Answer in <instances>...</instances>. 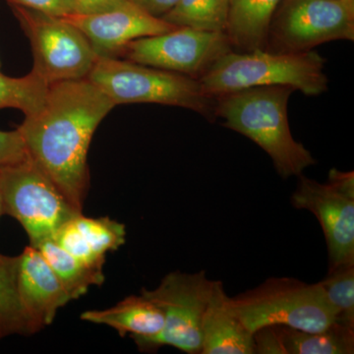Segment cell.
Here are the masks:
<instances>
[{"label": "cell", "mask_w": 354, "mask_h": 354, "mask_svg": "<svg viewBox=\"0 0 354 354\" xmlns=\"http://www.w3.org/2000/svg\"><path fill=\"white\" fill-rule=\"evenodd\" d=\"M115 104L87 78L50 84L43 108L18 127L28 157L82 212L95 130Z\"/></svg>", "instance_id": "cell-1"}, {"label": "cell", "mask_w": 354, "mask_h": 354, "mask_svg": "<svg viewBox=\"0 0 354 354\" xmlns=\"http://www.w3.org/2000/svg\"><path fill=\"white\" fill-rule=\"evenodd\" d=\"M293 91L286 86H263L216 97V116L225 120V127L260 146L283 178L301 176L316 162L290 132L288 104Z\"/></svg>", "instance_id": "cell-2"}, {"label": "cell", "mask_w": 354, "mask_h": 354, "mask_svg": "<svg viewBox=\"0 0 354 354\" xmlns=\"http://www.w3.org/2000/svg\"><path fill=\"white\" fill-rule=\"evenodd\" d=\"M326 60L316 51H230L199 79L205 91L218 95L263 86H286L306 95L328 90Z\"/></svg>", "instance_id": "cell-3"}, {"label": "cell", "mask_w": 354, "mask_h": 354, "mask_svg": "<svg viewBox=\"0 0 354 354\" xmlns=\"http://www.w3.org/2000/svg\"><path fill=\"white\" fill-rule=\"evenodd\" d=\"M87 79L115 106L146 102L191 109L208 120L216 116V97L198 79L183 74L120 57H97Z\"/></svg>", "instance_id": "cell-4"}, {"label": "cell", "mask_w": 354, "mask_h": 354, "mask_svg": "<svg viewBox=\"0 0 354 354\" xmlns=\"http://www.w3.org/2000/svg\"><path fill=\"white\" fill-rule=\"evenodd\" d=\"M235 315L251 333L268 326L323 332L335 322L334 309L320 283L271 278L257 288L228 298Z\"/></svg>", "instance_id": "cell-5"}, {"label": "cell", "mask_w": 354, "mask_h": 354, "mask_svg": "<svg viewBox=\"0 0 354 354\" xmlns=\"http://www.w3.org/2000/svg\"><path fill=\"white\" fill-rule=\"evenodd\" d=\"M0 193L4 215L19 221L32 247L53 239L62 225L82 214L29 158L0 169Z\"/></svg>", "instance_id": "cell-6"}, {"label": "cell", "mask_w": 354, "mask_h": 354, "mask_svg": "<svg viewBox=\"0 0 354 354\" xmlns=\"http://www.w3.org/2000/svg\"><path fill=\"white\" fill-rule=\"evenodd\" d=\"M213 283L205 271H176L167 274L155 290L143 288L141 293L164 312L165 327L156 337L133 339L139 351L156 353L167 346L188 354H201L203 315Z\"/></svg>", "instance_id": "cell-7"}, {"label": "cell", "mask_w": 354, "mask_h": 354, "mask_svg": "<svg viewBox=\"0 0 354 354\" xmlns=\"http://www.w3.org/2000/svg\"><path fill=\"white\" fill-rule=\"evenodd\" d=\"M11 8L31 44L32 72L50 85L87 78L97 57L90 41L75 25L65 18L25 7Z\"/></svg>", "instance_id": "cell-8"}, {"label": "cell", "mask_w": 354, "mask_h": 354, "mask_svg": "<svg viewBox=\"0 0 354 354\" xmlns=\"http://www.w3.org/2000/svg\"><path fill=\"white\" fill-rule=\"evenodd\" d=\"M339 39H354V2L281 0L270 23L266 50L301 53Z\"/></svg>", "instance_id": "cell-9"}, {"label": "cell", "mask_w": 354, "mask_h": 354, "mask_svg": "<svg viewBox=\"0 0 354 354\" xmlns=\"http://www.w3.org/2000/svg\"><path fill=\"white\" fill-rule=\"evenodd\" d=\"M232 50L225 32L177 27L172 31L130 41L122 57L155 68L200 78L216 60Z\"/></svg>", "instance_id": "cell-10"}, {"label": "cell", "mask_w": 354, "mask_h": 354, "mask_svg": "<svg viewBox=\"0 0 354 354\" xmlns=\"http://www.w3.org/2000/svg\"><path fill=\"white\" fill-rule=\"evenodd\" d=\"M291 204L316 216L322 227L329 253V270L354 264V199L329 183L299 176Z\"/></svg>", "instance_id": "cell-11"}, {"label": "cell", "mask_w": 354, "mask_h": 354, "mask_svg": "<svg viewBox=\"0 0 354 354\" xmlns=\"http://www.w3.org/2000/svg\"><path fill=\"white\" fill-rule=\"evenodd\" d=\"M90 41L97 57H120L130 41L172 31L176 26L128 1L108 12L65 17Z\"/></svg>", "instance_id": "cell-12"}, {"label": "cell", "mask_w": 354, "mask_h": 354, "mask_svg": "<svg viewBox=\"0 0 354 354\" xmlns=\"http://www.w3.org/2000/svg\"><path fill=\"white\" fill-rule=\"evenodd\" d=\"M16 288L21 306L37 332L55 320L58 309L71 298L36 247L18 256Z\"/></svg>", "instance_id": "cell-13"}, {"label": "cell", "mask_w": 354, "mask_h": 354, "mask_svg": "<svg viewBox=\"0 0 354 354\" xmlns=\"http://www.w3.org/2000/svg\"><path fill=\"white\" fill-rule=\"evenodd\" d=\"M254 354H353L354 330L334 323L323 332L268 326L253 333Z\"/></svg>", "instance_id": "cell-14"}, {"label": "cell", "mask_w": 354, "mask_h": 354, "mask_svg": "<svg viewBox=\"0 0 354 354\" xmlns=\"http://www.w3.org/2000/svg\"><path fill=\"white\" fill-rule=\"evenodd\" d=\"M223 281H214L202 320L201 354H254L253 334L228 304Z\"/></svg>", "instance_id": "cell-15"}, {"label": "cell", "mask_w": 354, "mask_h": 354, "mask_svg": "<svg viewBox=\"0 0 354 354\" xmlns=\"http://www.w3.org/2000/svg\"><path fill=\"white\" fill-rule=\"evenodd\" d=\"M81 319L109 326L120 337L129 335L132 339L156 337L165 327L164 312L143 293L130 295L111 308L84 312Z\"/></svg>", "instance_id": "cell-16"}, {"label": "cell", "mask_w": 354, "mask_h": 354, "mask_svg": "<svg viewBox=\"0 0 354 354\" xmlns=\"http://www.w3.org/2000/svg\"><path fill=\"white\" fill-rule=\"evenodd\" d=\"M281 0H232L225 34L242 51L266 50L272 15Z\"/></svg>", "instance_id": "cell-17"}, {"label": "cell", "mask_w": 354, "mask_h": 354, "mask_svg": "<svg viewBox=\"0 0 354 354\" xmlns=\"http://www.w3.org/2000/svg\"><path fill=\"white\" fill-rule=\"evenodd\" d=\"M36 248L57 274L71 300L82 297L90 286L104 283L102 270L84 264L58 245L53 239L41 242Z\"/></svg>", "instance_id": "cell-18"}, {"label": "cell", "mask_w": 354, "mask_h": 354, "mask_svg": "<svg viewBox=\"0 0 354 354\" xmlns=\"http://www.w3.org/2000/svg\"><path fill=\"white\" fill-rule=\"evenodd\" d=\"M17 266L18 256H4L0 261V341L11 335L36 333L18 298Z\"/></svg>", "instance_id": "cell-19"}, {"label": "cell", "mask_w": 354, "mask_h": 354, "mask_svg": "<svg viewBox=\"0 0 354 354\" xmlns=\"http://www.w3.org/2000/svg\"><path fill=\"white\" fill-rule=\"evenodd\" d=\"M232 0H179L162 19L176 27L225 32Z\"/></svg>", "instance_id": "cell-20"}, {"label": "cell", "mask_w": 354, "mask_h": 354, "mask_svg": "<svg viewBox=\"0 0 354 354\" xmlns=\"http://www.w3.org/2000/svg\"><path fill=\"white\" fill-rule=\"evenodd\" d=\"M50 84L30 72L23 77L0 73V109H20L25 116L32 115L43 108Z\"/></svg>", "instance_id": "cell-21"}, {"label": "cell", "mask_w": 354, "mask_h": 354, "mask_svg": "<svg viewBox=\"0 0 354 354\" xmlns=\"http://www.w3.org/2000/svg\"><path fill=\"white\" fill-rule=\"evenodd\" d=\"M319 283L334 309L335 323L354 330V264L329 270Z\"/></svg>", "instance_id": "cell-22"}, {"label": "cell", "mask_w": 354, "mask_h": 354, "mask_svg": "<svg viewBox=\"0 0 354 354\" xmlns=\"http://www.w3.org/2000/svg\"><path fill=\"white\" fill-rule=\"evenodd\" d=\"M73 221L88 245L100 257L106 258V254L125 243V225L109 216L88 218L79 214Z\"/></svg>", "instance_id": "cell-23"}, {"label": "cell", "mask_w": 354, "mask_h": 354, "mask_svg": "<svg viewBox=\"0 0 354 354\" xmlns=\"http://www.w3.org/2000/svg\"><path fill=\"white\" fill-rule=\"evenodd\" d=\"M73 218L57 230V234L53 236V241L84 264L95 269L102 270L106 263V258L100 257L88 245L87 242L79 232L78 228L76 227Z\"/></svg>", "instance_id": "cell-24"}, {"label": "cell", "mask_w": 354, "mask_h": 354, "mask_svg": "<svg viewBox=\"0 0 354 354\" xmlns=\"http://www.w3.org/2000/svg\"><path fill=\"white\" fill-rule=\"evenodd\" d=\"M10 6H21L55 17L65 18L80 13L75 0H7Z\"/></svg>", "instance_id": "cell-25"}, {"label": "cell", "mask_w": 354, "mask_h": 354, "mask_svg": "<svg viewBox=\"0 0 354 354\" xmlns=\"http://www.w3.org/2000/svg\"><path fill=\"white\" fill-rule=\"evenodd\" d=\"M28 158L27 149L19 130H0V169L19 164Z\"/></svg>", "instance_id": "cell-26"}, {"label": "cell", "mask_w": 354, "mask_h": 354, "mask_svg": "<svg viewBox=\"0 0 354 354\" xmlns=\"http://www.w3.org/2000/svg\"><path fill=\"white\" fill-rule=\"evenodd\" d=\"M80 14L108 12L124 6L127 0H75Z\"/></svg>", "instance_id": "cell-27"}, {"label": "cell", "mask_w": 354, "mask_h": 354, "mask_svg": "<svg viewBox=\"0 0 354 354\" xmlns=\"http://www.w3.org/2000/svg\"><path fill=\"white\" fill-rule=\"evenodd\" d=\"M335 189L354 199V174L353 171H341L337 169H330L329 183Z\"/></svg>", "instance_id": "cell-28"}, {"label": "cell", "mask_w": 354, "mask_h": 354, "mask_svg": "<svg viewBox=\"0 0 354 354\" xmlns=\"http://www.w3.org/2000/svg\"><path fill=\"white\" fill-rule=\"evenodd\" d=\"M128 1L155 17L162 18L178 3L179 0H128Z\"/></svg>", "instance_id": "cell-29"}, {"label": "cell", "mask_w": 354, "mask_h": 354, "mask_svg": "<svg viewBox=\"0 0 354 354\" xmlns=\"http://www.w3.org/2000/svg\"><path fill=\"white\" fill-rule=\"evenodd\" d=\"M3 215V203H2L1 193H0V216ZM4 256L6 255H1V254H0V261L3 259Z\"/></svg>", "instance_id": "cell-30"}, {"label": "cell", "mask_w": 354, "mask_h": 354, "mask_svg": "<svg viewBox=\"0 0 354 354\" xmlns=\"http://www.w3.org/2000/svg\"><path fill=\"white\" fill-rule=\"evenodd\" d=\"M346 1H351V2H354V0H346Z\"/></svg>", "instance_id": "cell-31"}, {"label": "cell", "mask_w": 354, "mask_h": 354, "mask_svg": "<svg viewBox=\"0 0 354 354\" xmlns=\"http://www.w3.org/2000/svg\"><path fill=\"white\" fill-rule=\"evenodd\" d=\"M0 68H1V62H0Z\"/></svg>", "instance_id": "cell-32"}]
</instances>
